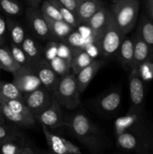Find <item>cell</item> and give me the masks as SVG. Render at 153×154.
Here are the masks:
<instances>
[{
  "label": "cell",
  "instance_id": "obj_1",
  "mask_svg": "<svg viewBox=\"0 0 153 154\" xmlns=\"http://www.w3.org/2000/svg\"><path fill=\"white\" fill-rule=\"evenodd\" d=\"M64 124L78 141L91 153H100L105 149V141L99 129L82 113H75L68 118Z\"/></svg>",
  "mask_w": 153,
  "mask_h": 154
},
{
  "label": "cell",
  "instance_id": "obj_2",
  "mask_svg": "<svg viewBox=\"0 0 153 154\" xmlns=\"http://www.w3.org/2000/svg\"><path fill=\"white\" fill-rule=\"evenodd\" d=\"M139 10V0H122L112 3L111 11L118 28L124 35L134 28Z\"/></svg>",
  "mask_w": 153,
  "mask_h": 154
},
{
  "label": "cell",
  "instance_id": "obj_3",
  "mask_svg": "<svg viewBox=\"0 0 153 154\" xmlns=\"http://www.w3.org/2000/svg\"><path fill=\"white\" fill-rule=\"evenodd\" d=\"M80 93L76 77L73 72L62 76L52 93L61 106L69 110H74L80 104Z\"/></svg>",
  "mask_w": 153,
  "mask_h": 154
},
{
  "label": "cell",
  "instance_id": "obj_4",
  "mask_svg": "<svg viewBox=\"0 0 153 154\" xmlns=\"http://www.w3.org/2000/svg\"><path fill=\"white\" fill-rule=\"evenodd\" d=\"M125 36L118 28L110 10L107 22L99 38L98 47L100 54L104 58L114 55L117 53Z\"/></svg>",
  "mask_w": 153,
  "mask_h": 154
},
{
  "label": "cell",
  "instance_id": "obj_5",
  "mask_svg": "<svg viewBox=\"0 0 153 154\" xmlns=\"http://www.w3.org/2000/svg\"><path fill=\"white\" fill-rule=\"evenodd\" d=\"M130 71L128 81L130 105L129 111L143 112L145 99L144 81L140 75L137 66H134Z\"/></svg>",
  "mask_w": 153,
  "mask_h": 154
},
{
  "label": "cell",
  "instance_id": "obj_6",
  "mask_svg": "<svg viewBox=\"0 0 153 154\" xmlns=\"http://www.w3.org/2000/svg\"><path fill=\"white\" fill-rule=\"evenodd\" d=\"M52 94L43 85L33 91L23 94V102L32 114L37 117L51 104Z\"/></svg>",
  "mask_w": 153,
  "mask_h": 154
},
{
  "label": "cell",
  "instance_id": "obj_7",
  "mask_svg": "<svg viewBox=\"0 0 153 154\" xmlns=\"http://www.w3.org/2000/svg\"><path fill=\"white\" fill-rule=\"evenodd\" d=\"M13 83L22 93H29L42 86L41 82L31 64L22 66L13 73Z\"/></svg>",
  "mask_w": 153,
  "mask_h": 154
},
{
  "label": "cell",
  "instance_id": "obj_8",
  "mask_svg": "<svg viewBox=\"0 0 153 154\" xmlns=\"http://www.w3.org/2000/svg\"><path fill=\"white\" fill-rule=\"evenodd\" d=\"M41 127L48 147L52 153L57 154H81L80 147L75 145L71 141L52 133L49 130V128L44 125L41 124Z\"/></svg>",
  "mask_w": 153,
  "mask_h": 154
},
{
  "label": "cell",
  "instance_id": "obj_9",
  "mask_svg": "<svg viewBox=\"0 0 153 154\" xmlns=\"http://www.w3.org/2000/svg\"><path fill=\"white\" fill-rule=\"evenodd\" d=\"M31 65L34 67L42 85L52 94L62 77L53 70L50 62L45 58L40 59Z\"/></svg>",
  "mask_w": 153,
  "mask_h": 154
},
{
  "label": "cell",
  "instance_id": "obj_10",
  "mask_svg": "<svg viewBox=\"0 0 153 154\" xmlns=\"http://www.w3.org/2000/svg\"><path fill=\"white\" fill-rule=\"evenodd\" d=\"M0 153L3 154H35L39 153L34 144L23 133L1 144Z\"/></svg>",
  "mask_w": 153,
  "mask_h": 154
},
{
  "label": "cell",
  "instance_id": "obj_11",
  "mask_svg": "<svg viewBox=\"0 0 153 154\" xmlns=\"http://www.w3.org/2000/svg\"><path fill=\"white\" fill-rule=\"evenodd\" d=\"M26 15L33 32L38 38L44 41L52 39L47 22L41 11L31 6L27 8Z\"/></svg>",
  "mask_w": 153,
  "mask_h": 154
},
{
  "label": "cell",
  "instance_id": "obj_12",
  "mask_svg": "<svg viewBox=\"0 0 153 154\" xmlns=\"http://www.w3.org/2000/svg\"><path fill=\"white\" fill-rule=\"evenodd\" d=\"M121 104V93L118 89L111 90L99 96L94 102L96 111L103 115L112 114L117 111Z\"/></svg>",
  "mask_w": 153,
  "mask_h": 154
},
{
  "label": "cell",
  "instance_id": "obj_13",
  "mask_svg": "<svg viewBox=\"0 0 153 154\" xmlns=\"http://www.w3.org/2000/svg\"><path fill=\"white\" fill-rule=\"evenodd\" d=\"M41 124L50 129H56L64 125L61 105L52 96V102L46 110L35 117Z\"/></svg>",
  "mask_w": 153,
  "mask_h": 154
},
{
  "label": "cell",
  "instance_id": "obj_14",
  "mask_svg": "<svg viewBox=\"0 0 153 154\" xmlns=\"http://www.w3.org/2000/svg\"><path fill=\"white\" fill-rule=\"evenodd\" d=\"M134 66H138L142 63L153 60V50L136 32L134 35Z\"/></svg>",
  "mask_w": 153,
  "mask_h": 154
},
{
  "label": "cell",
  "instance_id": "obj_15",
  "mask_svg": "<svg viewBox=\"0 0 153 154\" xmlns=\"http://www.w3.org/2000/svg\"><path fill=\"white\" fill-rule=\"evenodd\" d=\"M104 62L102 60H94L88 66L80 71L77 74L75 75L76 84L78 89L80 93L85 91L86 89L90 84L99 69L102 67Z\"/></svg>",
  "mask_w": 153,
  "mask_h": 154
},
{
  "label": "cell",
  "instance_id": "obj_16",
  "mask_svg": "<svg viewBox=\"0 0 153 154\" xmlns=\"http://www.w3.org/2000/svg\"><path fill=\"white\" fill-rule=\"evenodd\" d=\"M0 110L5 120L20 128H32L35 126L36 118L19 114L10 109L8 105L0 98Z\"/></svg>",
  "mask_w": 153,
  "mask_h": 154
},
{
  "label": "cell",
  "instance_id": "obj_17",
  "mask_svg": "<svg viewBox=\"0 0 153 154\" xmlns=\"http://www.w3.org/2000/svg\"><path fill=\"white\" fill-rule=\"evenodd\" d=\"M110 11V10L106 8L104 5L102 6L85 23L91 30L92 34L95 38L98 45L99 38L101 34V32L103 31L107 22Z\"/></svg>",
  "mask_w": 153,
  "mask_h": 154
},
{
  "label": "cell",
  "instance_id": "obj_18",
  "mask_svg": "<svg viewBox=\"0 0 153 154\" xmlns=\"http://www.w3.org/2000/svg\"><path fill=\"white\" fill-rule=\"evenodd\" d=\"M104 5L102 0H77L76 16L80 24L86 23Z\"/></svg>",
  "mask_w": 153,
  "mask_h": 154
},
{
  "label": "cell",
  "instance_id": "obj_19",
  "mask_svg": "<svg viewBox=\"0 0 153 154\" xmlns=\"http://www.w3.org/2000/svg\"><path fill=\"white\" fill-rule=\"evenodd\" d=\"M21 48L25 52L28 60V64H32L43 58L44 48L32 36L26 35L22 42Z\"/></svg>",
  "mask_w": 153,
  "mask_h": 154
},
{
  "label": "cell",
  "instance_id": "obj_20",
  "mask_svg": "<svg viewBox=\"0 0 153 154\" xmlns=\"http://www.w3.org/2000/svg\"><path fill=\"white\" fill-rule=\"evenodd\" d=\"M118 60L122 66L125 69H131L134 65V42L133 39L124 37L118 50Z\"/></svg>",
  "mask_w": 153,
  "mask_h": 154
},
{
  "label": "cell",
  "instance_id": "obj_21",
  "mask_svg": "<svg viewBox=\"0 0 153 154\" xmlns=\"http://www.w3.org/2000/svg\"><path fill=\"white\" fill-rule=\"evenodd\" d=\"M46 18L52 39L56 41H64L72 32L74 28L64 20H55Z\"/></svg>",
  "mask_w": 153,
  "mask_h": 154
},
{
  "label": "cell",
  "instance_id": "obj_22",
  "mask_svg": "<svg viewBox=\"0 0 153 154\" xmlns=\"http://www.w3.org/2000/svg\"><path fill=\"white\" fill-rule=\"evenodd\" d=\"M94 59L84 48L73 49L71 59V71L74 75L90 64Z\"/></svg>",
  "mask_w": 153,
  "mask_h": 154
},
{
  "label": "cell",
  "instance_id": "obj_23",
  "mask_svg": "<svg viewBox=\"0 0 153 154\" xmlns=\"http://www.w3.org/2000/svg\"><path fill=\"white\" fill-rule=\"evenodd\" d=\"M20 67L16 62L12 55L10 50L4 47L0 46V68L2 70L13 74Z\"/></svg>",
  "mask_w": 153,
  "mask_h": 154
},
{
  "label": "cell",
  "instance_id": "obj_24",
  "mask_svg": "<svg viewBox=\"0 0 153 154\" xmlns=\"http://www.w3.org/2000/svg\"><path fill=\"white\" fill-rule=\"evenodd\" d=\"M137 32L148 46L153 50V22L148 17L142 16L140 21Z\"/></svg>",
  "mask_w": 153,
  "mask_h": 154
},
{
  "label": "cell",
  "instance_id": "obj_25",
  "mask_svg": "<svg viewBox=\"0 0 153 154\" xmlns=\"http://www.w3.org/2000/svg\"><path fill=\"white\" fill-rule=\"evenodd\" d=\"M7 26L8 31L10 35V41L16 45L21 46L26 35L23 26L17 21L12 20L10 19L7 20Z\"/></svg>",
  "mask_w": 153,
  "mask_h": 154
},
{
  "label": "cell",
  "instance_id": "obj_26",
  "mask_svg": "<svg viewBox=\"0 0 153 154\" xmlns=\"http://www.w3.org/2000/svg\"><path fill=\"white\" fill-rule=\"evenodd\" d=\"M0 94L8 99H14L23 101V93L13 82L8 83L1 81Z\"/></svg>",
  "mask_w": 153,
  "mask_h": 154
},
{
  "label": "cell",
  "instance_id": "obj_27",
  "mask_svg": "<svg viewBox=\"0 0 153 154\" xmlns=\"http://www.w3.org/2000/svg\"><path fill=\"white\" fill-rule=\"evenodd\" d=\"M50 1L59 11L60 14H61L62 17L63 18V20L65 21L67 23H68L69 25H70L74 29L77 28L80 25L76 15L72 11H70V10H68L67 8L64 7L58 0H50Z\"/></svg>",
  "mask_w": 153,
  "mask_h": 154
},
{
  "label": "cell",
  "instance_id": "obj_28",
  "mask_svg": "<svg viewBox=\"0 0 153 154\" xmlns=\"http://www.w3.org/2000/svg\"><path fill=\"white\" fill-rule=\"evenodd\" d=\"M50 64L51 65L53 70L59 75L62 77L67 74L71 72V62L66 59L62 58L57 56L56 57L50 61Z\"/></svg>",
  "mask_w": 153,
  "mask_h": 154
},
{
  "label": "cell",
  "instance_id": "obj_29",
  "mask_svg": "<svg viewBox=\"0 0 153 154\" xmlns=\"http://www.w3.org/2000/svg\"><path fill=\"white\" fill-rule=\"evenodd\" d=\"M0 98L8 105V107L10 109L13 110L15 112L23 114V115L26 116H28V117H35L32 114L31 111H29L28 107L26 105L23 101L14 99H8V98H5L3 96H2L1 94H0Z\"/></svg>",
  "mask_w": 153,
  "mask_h": 154
},
{
  "label": "cell",
  "instance_id": "obj_30",
  "mask_svg": "<svg viewBox=\"0 0 153 154\" xmlns=\"http://www.w3.org/2000/svg\"><path fill=\"white\" fill-rule=\"evenodd\" d=\"M22 134L20 127L16 125H6L0 123V141L2 143Z\"/></svg>",
  "mask_w": 153,
  "mask_h": 154
},
{
  "label": "cell",
  "instance_id": "obj_31",
  "mask_svg": "<svg viewBox=\"0 0 153 154\" xmlns=\"http://www.w3.org/2000/svg\"><path fill=\"white\" fill-rule=\"evenodd\" d=\"M40 11L45 17L55 20H63L59 11L50 0H44L43 2Z\"/></svg>",
  "mask_w": 153,
  "mask_h": 154
},
{
  "label": "cell",
  "instance_id": "obj_32",
  "mask_svg": "<svg viewBox=\"0 0 153 154\" xmlns=\"http://www.w3.org/2000/svg\"><path fill=\"white\" fill-rule=\"evenodd\" d=\"M0 8L10 16H16L22 12V7L17 0H0Z\"/></svg>",
  "mask_w": 153,
  "mask_h": 154
},
{
  "label": "cell",
  "instance_id": "obj_33",
  "mask_svg": "<svg viewBox=\"0 0 153 154\" xmlns=\"http://www.w3.org/2000/svg\"><path fill=\"white\" fill-rule=\"evenodd\" d=\"M10 52L13 55L14 58L16 60V63L20 66H25V65L28 64V60L26 55L25 52L22 49L21 46L16 45L11 41H10Z\"/></svg>",
  "mask_w": 153,
  "mask_h": 154
},
{
  "label": "cell",
  "instance_id": "obj_34",
  "mask_svg": "<svg viewBox=\"0 0 153 154\" xmlns=\"http://www.w3.org/2000/svg\"><path fill=\"white\" fill-rule=\"evenodd\" d=\"M58 41L50 39L44 48V57L47 61H51L58 56Z\"/></svg>",
  "mask_w": 153,
  "mask_h": 154
},
{
  "label": "cell",
  "instance_id": "obj_35",
  "mask_svg": "<svg viewBox=\"0 0 153 154\" xmlns=\"http://www.w3.org/2000/svg\"><path fill=\"white\" fill-rule=\"evenodd\" d=\"M140 75L144 81H149L153 78V62L152 60L142 63L137 66Z\"/></svg>",
  "mask_w": 153,
  "mask_h": 154
},
{
  "label": "cell",
  "instance_id": "obj_36",
  "mask_svg": "<svg viewBox=\"0 0 153 154\" xmlns=\"http://www.w3.org/2000/svg\"><path fill=\"white\" fill-rule=\"evenodd\" d=\"M72 56H73V49L63 41L58 42V57L66 59L71 62Z\"/></svg>",
  "mask_w": 153,
  "mask_h": 154
},
{
  "label": "cell",
  "instance_id": "obj_37",
  "mask_svg": "<svg viewBox=\"0 0 153 154\" xmlns=\"http://www.w3.org/2000/svg\"><path fill=\"white\" fill-rule=\"evenodd\" d=\"M7 31V21L2 16L0 15V46L4 45V42H5V36Z\"/></svg>",
  "mask_w": 153,
  "mask_h": 154
},
{
  "label": "cell",
  "instance_id": "obj_38",
  "mask_svg": "<svg viewBox=\"0 0 153 154\" xmlns=\"http://www.w3.org/2000/svg\"><path fill=\"white\" fill-rule=\"evenodd\" d=\"M61 4L76 15L77 0H58ZM77 17V16H76Z\"/></svg>",
  "mask_w": 153,
  "mask_h": 154
},
{
  "label": "cell",
  "instance_id": "obj_39",
  "mask_svg": "<svg viewBox=\"0 0 153 154\" xmlns=\"http://www.w3.org/2000/svg\"><path fill=\"white\" fill-rule=\"evenodd\" d=\"M147 12H148V17L151 20H153V2L150 5L149 7L147 8Z\"/></svg>",
  "mask_w": 153,
  "mask_h": 154
},
{
  "label": "cell",
  "instance_id": "obj_40",
  "mask_svg": "<svg viewBox=\"0 0 153 154\" xmlns=\"http://www.w3.org/2000/svg\"><path fill=\"white\" fill-rule=\"evenodd\" d=\"M28 3H29L32 7H37L39 3L43 0H26Z\"/></svg>",
  "mask_w": 153,
  "mask_h": 154
},
{
  "label": "cell",
  "instance_id": "obj_41",
  "mask_svg": "<svg viewBox=\"0 0 153 154\" xmlns=\"http://www.w3.org/2000/svg\"><path fill=\"white\" fill-rule=\"evenodd\" d=\"M5 123V118L4 117L1 110H0V123Z\"/></svg>",
  "mask_w": 153,
  "mask_h": 154
},
{
  "label": "cell",
  "instance_id": "obj_42",
  "mask_svg": "<svg viewBox=\"0 0 153 154\" xmlns=\"http://www.w3.org/2000/svg\"><path fill=\"white\" fill-rule=\"evenodd\" d=\"M153 0H145V3H146V9L149 7L150 5L152 3Z\"/></svg>",
  "mask_w": 153,
  "mask_h": 154
},
{
  "label": "cell",
  "instance_id": "obj_43",
  "mask_svg": "<svg viewBox=\"0 0 153 154\" xmlns=\"http://www.w3.org/2000/svg\"><path fill=\"white\" fill-rule=\"evenodd\" d=\"M120 1H122V0H112V3H116V2H120Z\"/></svg>",
  "mask_w": 153,
  "mask_h": 154
},
{
  "label": "cell",
  "instance_id": "obj_44",
  "mask_svg": "<svg viewBox=\"0 0 153 154\" xmlns=\"http://www.w3.org/2000/svg\"><path fill=\"white\" fill-rule=\"evenodd\" d=\"M1 144H2V142H1V141H0V146H1Z\"/></svg>",
  "mask_w": 153,
  "mask_h": 154
},
{
  "label": "cell",
  "instance_id": "obj_45",
  "mask_svg": "<svg viewBox=\"0 0 153 154\" xmlns=\"http://www.w3.org/2000/svg\"><path fill=\"white\" fill-rule=\"evenodd\" d=\"M0 71H1V68H0Z\"/></svg>",
  "mask_w": 153,
  "mask_h": 154
},
{
  "label": "cell",
  "instance_id": "obj_46",
  "mask_svg": "<svg viewBox=\"0 0 153 154\" xmlns=\"http://www.w3.org/2000/svg\"><path fill=\"white\" fill-rule=\"evenodd\" d=\"M1 81H0V83H1Z\"/></svg>",
  "mask_w": 153,
  "mask_h": 154
}]
</instances>
